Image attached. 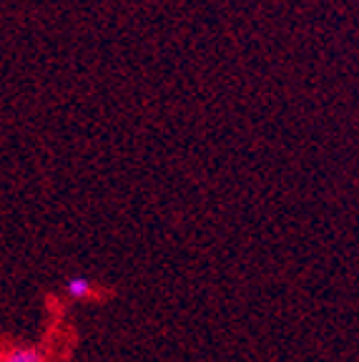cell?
I'll return each mask as SVG.
<instances>
[{"mask_svg":"<svg viewBox=\"0 0 359 362\" xmlns=\"http://www.w3.org/2000/svg\"><path fill=\"white\" fill-rule=\"evenodd\" d=\"M68 294L73 297V300H88L90 294H93V287H90L88 279L83 277H73L68 282Z\"/></svg>","mask_w":359,"mask_h":362,"instance_id":"2","label":"cell"},{"mask_svg":"<svg viewBox=\"0 0 359 362\" xmlns=\"http://www.w3.org/2000/svg\"><path fill=\"white\" fill-rule=\"evenodd\" d=\"M3 362H43V355L33 347H13L3 355Z\"/></svg>","mask_w":359,"mask_h":362,"instance_id":"1","label":"cell"}]
</instances>
